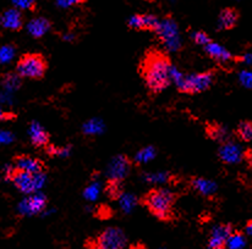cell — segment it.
<instances>
[{
  "label": "cell",
  "instance_id": "cell-35",
  "mask_svg": "<svg viewBox=\"0 0 252 249\" xmlns=\"http://www.w3.org/2000/svg\"><path fill=\"white\" fill-rule=\"evenodd\" d=\"M11 140V136L7 132H1L0 131V143H9Z\"/></svg>",
  "mask_w": 252,
  "mask_h": 249
},
{
  "label": "cell",
  "instance_id": "cell-21",
  "mask_svg": "<svg viewBox=\"0 0 252 249\" xmlns=\"http://www.w3.org/2000/svg\"><path fill=\"white\" fill-rule=\"evenodd\" d=\"M104 193L110 200H119V198L124 194L123 181L117 180V178H108L104 187Z\"/></svg>",
  "mask_w": 252,
  "mask_h": 249
},
{
  "label": "cell",
  "instance_id": "cell-17",
  "mask_svg": "<svg viewBox=\"0 0 252 249\" xmlns=\"http://www.w3.org/2000/svg\"><path fill=\"white\" fill-rule=\"evenodd\" d=\"M30 138L36 148H44L50 143L49 132L36 121L30 125Z\"/></svg>",
  "mask_w": 252,
  "mask_h": 249
},
{
  "label": "cell",
  "instance_id": "cell-8",
  "mask_svg": "<svg viewBox=\"0 0 252 249\" xmlns=\"http://www.w3.org/2000/svg\"><path fill=\"white\" fill-rule=\"evenodd\" d=\"M133 166V160L126 154L117 155L110 162L109 167H108V175L110 178H117L124 182V180L130 175L131 167Z\"/></svg>",
  "mask_w": 252,
  "mask_h": 249
},
{
  "label": "cell",
  "instance_id": "cell-24",
  "mask_svg": "<svg viewBox=\"0 0 252 249\" xmlns=\"http://www.w3.org/2000/svg\"><path fill=\"white\" fill-rule=\"evenodd\" d=\"M155 157H156L155 148L147 147V148H145V149L140 150V153L136 155L133 163H138V164H141V163H147V162H150V160H152Z\"/></svg>",
  "mask_w": 252,
  "mask_h": 249
},
{
  "label": "cell",
  "instance_id": "cell-5",
  "mask_svg": "<svg viewBox=\"0 0 252 249\" xmlns=\"http://www.w3.org/2000/svg\"><path fill=\"white\" fill-rule=\"evenodd\" d=\"M5 178L25 194H31V193L37 192L44 183L45 173H34L30 171L24 170L17 166H6L5 168Z\"/></svg>",
  "mask_w": 252,
  "mask_h": 249
},
{
  "label": "cell",
  "instance_id": "cell-1",
  "mask_svg": "<svg viewBox=\"0 0 252 249\" xmlns=\"http://www.w3.org/2000/svg\"><path fill=\"white\" fill-rule=\"evenodd\" d=\"M173 62L168 53L157 48L145 52L138 64V75L145 82L146 88L152 94H159L173 83L171 70Z\"/></svg>",
  "mask_w": 252,
  "mask_h": 249
},
{
  "label": "cell",
  "instance_id": "cell-19",
  "mask_svg": "<svg viewBox=\"0 0 252 249\" xmlns=\"http://www.w3.org/2000/svg\"><path fill=\"white\" fill-rule=\"evenodd\" d=\"M50 27H52V22L45 19V17H36V19L31 20L27 25V29H29L30 34L36 39L42 38L49 31Z\"/></svg>",
  "mask_w": 252,
  "mask_h": 249
},
{
  "label": "cell",
  "instance_id": "cell-10",
  "mask_svg": "<svg viewBox=\"0 0 252 249\" xmlns=\"http://www.w3.org/2000/svg\"><path fill=\"white\" fill-rule=\"evenodd\" d=\"M218 155L219 159L224 164H238L243 160V152H241L240 145L236 144L231 138L220 143Z\"/></svg>",
  "mask_w": 252,
  "mask_h": 249
},
{
  "label": "cell",
  "instance_id": "cell-9",
  "mask_svg": "<svg viewBox=\"0 0 252 249\" xmlns=\"http://www.w3.org/2000/svg\"><path fill=\"white\" fill-rule=\"evenodd\" d=\"M127 26L128 28L136 29V31H148L156 33L159 29L160 21L155 15L136 14L128 20Z\"/></svg>",
  "mask_w": 252,
  "mask_h": 249
},
{
  "label": "cell",
  "instance_id": "cell-25",
  "mask_svg": "<svg viewBox=\"0 0 252 249\" xmlns=\"http://www.w3.org/2000/svg\"><path fill=\"white\" fill-rule=\"evenodd\" d=\"M15 56V48L12 45H4L0 48V64H6Z\"/></svg>",
  "mask_w": 252,
  "mask_h": 249
},
{
  "label": "cell",
  "instance_id": "cell-2",
  "mask_svg": "<svg viewBox=\"0 0 252 249\" xmlns=\"http://www.w3.org/2000/svg\"><path fill=\"white\" fill-rule=\"evenodd\" d=\"M178 197V193L167 188H152L138 199V203L162 222H171L176 218L174 207Z\"/></svg>",
  "mask_w": 252,
  "mask_h": 249
},
{
  "label": "cell",
  "instance_id": "cell-16",
  "mask_svg": "<svg viewBox=\"0 0 252 249\" xmlns=\"http://www.w3.org/2000/svg\"><path fill=\"white\" fill-rule=\"evenodd\" d=\"M156 34L165 44L173 43L174 39H176V36H178V27H176L175 21L171 17H165L160 22L159 29L156 32Z\"/></svg>",
  "mask_w": 252,
  "mask_h": 249
},
{
  "label": "cell",
  "instance_id": "cell-32",
  "mask_svg": "<svg viewBox=\"0 0 252 249\" xmlns=\"http://www.w3.org/2000/svg\"><path fill=\"white\" fill-rule=\"evenodd\" d=\"M44 150H45V153L49 155V157H55V155H63V154H64V149L55 147V145L50 144V143L48 145H45Z\"/></svg>",
  "mask_w": 252,
  "mask_h": 249
},
{
  "label": "cell",
  "instance_id": "cell-6",
  "mask_svg": "<svg viewBox=\"0 0 252 249\" xmlns=\"http://www.w3.org/2000/svg\"><path fill=\"white\" fill-rule=\"evenodd\" d=\"M127 246L124 231L119 227H108L94 237L86 240L85 247L91 249H120Z\"/></svg>",
  "mask_w": 252,
  "mask_h": 249
},
{
  "label": "cell",
  "instance_id": "cell-28",
  "mask_svg": "<svg viewBox=\"0 0 252 249\" xmlns=\"http://www.w3.org/2000/svg\"><path fill=\"white\" fill-rule=\"evenodd\" d=\"M192 39L196 44L198 45H206L212 42V38L206 33L205 31H197L192 34Z\"/></svg>",
  "mask_w": 252,
  "mask_h": 249
},
{
  "label": "cell",
  "instance_id": "cell-34",
  "mask_svg": "<svg viewBox=\"0 0 252 249\" xmlns=\"http://www.w3.org/2000/svg\"><path fill=\"white\" fill-rule=\"evenodd\" d=\"M16 115L12 114V112L4 111L2 109H0V121H9V120L16 119Z\"/></svg>",
  "mask_w": 252,
  "mask_h": 249
},
{
  "label": "cell",
  "instance_id": "cell-26",
  "mask_svg": "<svg viewBox=\"0 0 252 249\" xmlns=\"http://www.w3.org/2000/svg\"><path fill=\"white\" fill-rule=\"evenodd\" d=\"M20 79L21 77L19 76V75H12L11 72H9V74L6 75V76L4 77V81H2V83H4L5 87L10 88V89H15V88L20 87Z\"/></svg>",
  "mask_w": 252,
  "mask_h": 249
},
{
  "label": "cell",
  "instance_id": "cell-4",
  "mask_svg": "<svg viewBox=\"0 0 252 249\" xmlns=\"http://www.w3.org/2000/svg\"><path fill=\"white\" fill-rule=\"evenodd\" d=\"M49 64L41 53H25L16 64V74L21 79L41 81L45 77Z\"/></svg>",
  "mask_w": 252,
  "mask_h": 249
},
{
  "label": "cell",
  "instance_id": "cell-3",
  "mask_svg": "<svg viewBox=\"0 0 252 249\" xmlns=\"http://www.w3.org/2000/svg\"><path fill=\"white\" fill-rule=\"evenodd\" d=\"M214 77H216V70H208V71L198 72V74L189 75V76L180 75L176 71L175 67L171 70V81L176 83L178 90L183 94L195 95L206 92L213 84Z\"/></svg>",
  "mask_w": 252,
  "mask_h": 249
},
{
  "label": "cell",
  "instance_id": "cell-12",
  "mask_svg": "<svg viewBox=\"0 0 252 249\" xmlns=\"http://www.w3.org/2000/svg\"><path fill=\"white\" fill-rule=\"evenodd\" d=\"M234 230H235V227L231 223H219L212 230L210 241H208V247L212 249L226 248V240Z\"/></svg>",
  "mask_w": 252,
  "mask_h": 249
},
{
  "label": "cell",
  "instance_id": "cell-20",
  "mask_svg": "<svg viewBox=\"0 0 252 249\" xmlns=\"http://www.w3.org/2000/svg\"><path fill=\"white\" fill-rule=\"evenodd\" d=\"M206 136L211 139L221 143L226 139H230V133L218 122H207L206 124Z\"/></svg>",
  "mask_w": 252,
  "mask_h": 249
},
{
  "label": "cell",
  "instance_id": "cell-22",
  "mask_svg": "<svg viewBox=\"0 0 252 249\" xmlns=\"http://www.w3.org/2000/svg\"><path fill=\"white\" fill-rule=\"evenodd\" d=\"M248 245V241H246V235L243 231L234 230L231 232V235L229 236V238L226 240V248H243Z\"/></svg>",
  "mask_w": 252,
  "mask_h": 249
},
{
  "label": "cell",
  "instance_id": "cell-18",
  "mask_svg": "<svg viewBox=\"0 0 252 249\" xmlns=\"http://www.w3.org/2000/svg\"><path fill=\"white\" fill-rule=\"evenodd\" d=\"M240 20V12L234 7H226L223 9L219 14V24L223 29L230 31L238 26V22Z\"/></svg>",
  "mask_w": 252,
  "mask_h": 249
},
{
  "label": "cell",
  "instance_id": "cell-11",
  "mask_svg": "<svg viewBox=\"0 0 252 249\" xmlns=\"http://www.w3.org/2000/svg\"><path fill=\"white\" fill-rule=\"evenodd\" d=\"M12 163L17 167H21L24 170L30 171V172L34 173V175H39V173H47L48 167L38 158H34L29 154H20L12 158Z\"/></svg>",
  "mask_w": 252,
  "mask_h": 249
},
{
  "label": "cell",
  "instance_id": "cell-15",
  "mask_svg": "<svg viewBox=\"0 0 252 249\" xmlns=\"http://www.w3.org/2000/svg\"><path fill=\"white\" fill-rule=\"evenodd\" d=\"M205 47V52L211 59H213L214 61L219 62V64H225V62L234 61V55L230 52L225 49L223 45H220L219 43H216L212 41L208 44L203 45Z\"/></svg>",
  "mask_w": 252,
  "mask_h": 249
},
{
  "label": "cell",
  "instance_id": "cell-27",
  "mask_svg": "<svg viewBox=\"0 0 252 249\" xmlns=\"http://www.w3.org/2000/svg\"><path fill=\"white\" fill-rule=\"evenodd\" d=\"M120 204H122V208L124 209V211H130L131 209L133 208V205L137 203V199H136L133 195H127V194H123L122 197L119 198Z\"/></svg>",
  "mask_w": 252,
  "mask_h": 249
},
{
  "label": "cell",
  "instance_id": "cell-13",
  "mask_svg": "<svg viewBox=\"0 0 252 249\" xmlns=\"http://www.w3.org/2000/svg\"><path fill=\"white\" fill-rule=\"evenodd\" d=\"M0 25H1L4 28L10 29V31L20 32L24 28L25 25L24 15L20 11V9L12 7V9L4 11V14L0 17Z\"/></svg>",
  "mask_w": 252,
  "mask_h": 249
},
{
  "label": "cell",
  "instance_id": "cell-23",
  "mask_svg": "<svg viewBox=\"0 0 252 249\" xmlns=\"http://www.w3.org/2000/svg\"><path fill=\"white\" fill-rule=\"evenodd\" d=\"M235 136L243 142H251L252 139V124L250 120H244L238 125Z\"/></svg>",
  "mask_w": 252,
  "mask_h": 249
},
{
  "label": "cell",
  "instance_id": "cell-14",
  "mask_svg": "<svg viewBox=\"0 0 252 249\" xmlns=\"http://www.w3.org/2000/svg\"><path fill=\"white\" fill-rule=\"evenodd\" d=\"M48 204V198L42 193H31V197L26 198L20 205V210L22 214L27 215H36V214L42 213Z\"/></svg>",
  "mask_w": 252,
  "mask_h": 249
},
{
  "label": "cell",
  "instance_id": "cell-31",
  "mask_svg": "<svg viewBox=\"0 0 252 249\" xmlns=\"http://www.w3.org/2000/svg\"><path fill=\"white\" fill-rule=\"evenodd\" d=\"M86 0H55L57 5L63 9H69V7L76 6V5L84 4Z\"/></svg>",
  "mask_w": 252,
  "mask_h": 249
},
{
  "label": "cell",
  "instance_id": "cell-30",
  "mask_svg": "<svg viewBox=\"0 0 252 249\" xmlns=\"http://www.w3.org/2000/svg\"><path fill=\"white\" fill-rule=\"evenodd\" d=\"M98 194H99V186H98L97 183H93V185L88 186V187L86 188L85 197L87 198V199L94 200L95 198L98 197Z\"/></svg>",
  "mask_w": 252,
  "mask_h": 249
},
{
  "label": "cell",
  "instance_id": "cell-33",
  "mask_svg": "<svg viewBox=\"0 0 252 249\" xmlns=\"http://www.w3.org/2000/svg\"><path fill=\"white\" fill-rule=\"evenodd\" d=\"M251 79H252V75L250 71H243L240 74V81L244 85H245V87L251 88Z\"/></svg>",
  "mask_w": 252,
  "mask_h": 249
},
{
  "label": "cell",
  "instance_id": "cell-36",
  "mask_svg": "<svg viewBox=\"0 0 252 249\" xmlns=\"http://www.w3.org/2000/svg\"><path fill=\"white\" fill-rule=\"evenodd\" d=\"M244 233L248 236H251V233H252V221L251 220H248V222H246L245 231H244Z\"/></svg>",
  "mask_w": 252,
  "mask_h": 249
},
{
  "label": "cell",
  "instance_id": "cell-7",
  "mask_svg": "<svg viewBox=\"0 0 252 249\" xmlns=\"http://www.w3.org/2000/svg\"><path fill=\"white\" fill-rule=\"evenodd\" d=\"M188 183L191 190L201 197L210 200L216 199L217 193H218V186L212 180H207V178L200 177V176H190Z\"/></svg>",
  "mask_w": 252,
  "mask_h": 249
},
{
  "label": "cell",
  "instance_id": "cell-29",
  "mask_svg": "<svg viewBox=\"0 0 252 249\" xmlns=\"http://www.w3.org/2000/svg\"><path fill=\"white\" fill-rule=\"evenodd\" d=\"M16 9L33 10L36 5V0H11Z\"/></svg>",
  "mask_w": 252,
  "mask_h": 249
}]
</instances>
